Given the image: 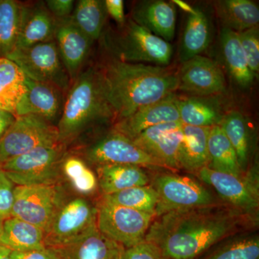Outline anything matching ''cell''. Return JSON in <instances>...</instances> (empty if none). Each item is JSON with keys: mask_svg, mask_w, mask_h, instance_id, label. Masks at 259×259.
<instances>
[{"mask_svg": "<svg viewBox=\"0 0 259 259\" xmlns=\"http://www.w3.org/2000/svg\"><path fill=\"white\" fill-rule=\"evenodd\" d=\"M256 223L226 204L172 211L154 218L145 240L158 246L164 259H194Z\"/></svg>", "mask_w": 259, "mask_h": 259, "instance_id": "1", "label": "cell"}, {"mask_svg": "<svg viewBox=\"0 0 259 259\" xmlns=\"http://www.w3.org/2000/svg\"><path fill=\"white\" fill-rule=\"evenodd\" d=\"M95 67L116 122L178 90L177 72L166 66L125 62L108 54Z\"/></svg>", "mask_w": 259, "mask_h": 259, "instance_id": "2", "label": "cell"}, {"mask_svg": "<svg viewBox=\"0 0 259 259\" xmlns=\"http://www.w3.org/2000/svg\"><path fill=\"white\" fill-rule=\"evenodd\" d=\"M115 120L102 94L96 67L90 66L71 83L57 127L60 144L67 147L83 133Z\"/></svg>", "mask_w": 259, "mask_h": 259, "instance_id": "3", "label": "cell"}, {"mask_svg": "<svg viewBox=\"0 0 259 259\" xmlns=\"http://www.w3.org/2000/svg\"><path fill=\"white\" fill-rule=\"evenodd\" d=\"M104 44L110 55L134 64L167 66L173 55L170 42L153 35L131 18L126 20L118 31L109 33Z\"/></svg>", "mask_w": 259, "mask_h": 259, "instance_id": "4", "label": "cell"}, {"mask_svg": "<svg viewBox=\"0 0 259 259\" xmlns=\"http://www.w3.org/2000/svg\"><path fill=\"white\" fill-rule=\"evenodd\" d=\"M201 182L212 187L220 199L232 208L258 223L259 177L258 159L244 175L235 176L214 171L207 166L194 173Z\"/></svg>", "mask_w": 259, "mask_h": 259, "instance_id": "5", "label": "cell"}, {"mask_svg": "<svg viewBox=\"0 0 259 259\" xmlns=\"http://www.w3.org/2000/svg\"><path fill=\"white\" fill-rule=\"evenodd\" d=\"M66 148L59 144L35 148L5 162L2 169L17 186L59 185Z\"/></svg>", "mask_w": 259, "mask_h": 259, "instance_id": "6", "label": "cell"}, {"mask_svg": "<svg viewBox=\"0 0 259 259\" xmlns=\"http://www.w3.org/2000/svg\"><path fill=\"white\" fill-rule=\"evenodd\" d=\"M151 185L158 197L156 217L172 211L226 204L199 181L173 172H158Z\"/></svg>", "mask_w": 259, "mask_h": 259, "instance_id": "7", "label": "cell"}, {"mask_svg": "<svg viewBox=\"0 0 259 259\" xmlns=\"http://www.w3.org/2000/svg\"><path fill=\"white\" fill-rule=\"evenodd\" d=\"M97 205L86 197L66 198L46 230V246L74 244L97 229Z\"/></svg>", "mask_w": 259, "mask_h": 259, "instance_id": "8", "label": "cell"}, {"mask_svg": "<svg viewBox=\"0 0 259 259\" xmlns=\"http://www.w3.org/2000/svg\"><path fill=\"white\" fill-rule=\"evenodd\" d=\"M97 209L98 231L125 248L144 241L155 218L149 213L112 203L103 197Z\"/></svg>", "mask_w": 259, "mask_h": 259, "instance_id": "9", "label": "cell"}, {"mask_svg": "<svg viewBox=\"0 0 259 259\" xmlns=\"http://www.w3.org/2000/svg\"><path fill=\"white\" fill-rule=\"evenodd\" d=\"M8 59L29 79L55 85L66 93L69 91L71 80L55 40L15 49Z\"/></svg>", "mask_w": 259, "mask_h": 259, "instance_id": "10", "label": "cell"}, {"mask_svg": "<svg viewBox=\"0 0 259 259\" xmlns=\"http://www.w3.org/2000/svg\"><path fill=\"white\" fill-rule=\"evenodd\" d=\"M59 144L56 126L31 114L18 116L0 139V163L35 148Z\"/></svg>", "mask_w": 259, "mask_h": 259, "instance_id": "11", "label": "cell"}, {"mask_svg": "<svg viewBox=\"0 0 259 259\" xmlns=\"http://www.w3.org/2000/svg\"><path fill=\"white\" fill-rule=\"evenodd\" d=\"M12 217L39 227L44 231L67 198L62 185L15 186Z\"/></svg>", "mask_w": 259, "mask_h": 259, "instance_id": "12", "label": "cell"}, {"mask_svg": "<svg viewBox=\"0 0 259 259\" xmlns=\"http://www.w3.org/2000/svg\"><path fill=\"white\" fill-rule=\"evenodd\" d=\"M83 154L85 161L96 166L128 164L151 169H166L157 160L139 148L132 140L115 130L88 146Z\"/></svg>", "mask_w": 259, "mask_h": 259, "instance_id": "13", "label": "cell"}, {"mask_svg": "<svg viewBox=\"0 0 259 259\" xmlns=\"http://www.w3.org/2000/svg\"><path fill=\"white\" fill-rule=\"evenodd\" d=\"M178 90L194 97H207L223 93L226 80L221 66L204 56L182 63L177 72Z\"/></svg>", "mask_w": 259, "mask_h": 259, "instance_id": "14", "label": "cell"}, {"mask_svg": "<svg viewBox=\"0 0 259 259\" xmlns=\"http://www.w3.org/2000/svg\"><path fill=\"white\" fill-rule=\"evenodd\" d=\"M182 129L181 121L159 124L146 129L132 141L166 169H180L178 151Z\"/></svg>", "mask_w": 259, "mask_h": 259, "instance_id": "15", "label": "cell"}, {"mask_svg": "<svg viewBox=\"0 0 259 259\" xmlns=\"http://www.w3.org/2000/svg\"><path fill=\"white\" fill-rule=\"evenodd\" d=\"M56 20L54 40L72 83L82 71L94 42L74 25L70 17Z\"/></svg>", "mask_w": 259, "mask_h": 259, "instance_id": "16", "label": "cell"}, {"mask_svg": "<svg viewBox=\"0 0 259 259\" xmlns=\"http://www.w3.org/2000/svg\"><path fill=\"white\" fill-rule=\"evenodd\" d=\"M26 93L17 110L15 117L35 115L57 126L60 120L66 93L51 83L26 77Z\"/></svg>", "mask_w": 259, "mask_h": 259, "instance_id": "17", "label": "cell"}, {"mask_svg": "<svg viewBox=\"0 0 259 259\" xmlns=\"http://www.w3.org/2000/svg\"><path fill=\"white\" fill-rule=\"evenodd\" d=\"M131 19L153 35L169 42L175 35L177 9L173 2L142 0L133 6Z\"/></svg>", "mask_w": 259, "mask_h": 259, "instance_id": "18", "label": "cell"}, {"mask_svg": "<svg viewBox=\"0 0 259 259\" xmlns=\"http://www.w3.org/2000/svg\"><path fill=\"white\" fill-rule=\"evenodd\" d=\"M180 121L175 95L142 107L125 119L116 122L114 130L133 140L153 126Z\"/></svg>", "mask_w": 259, "mask_h": 259, "instance_id": "19", "label": "cell"}, {"mask_svg": "<svg viewBox=\"0 0 259 259\" xmlns=\"http://www.w3.org/2000/svg\"><path fill=\"white\" fill-rule=\"evenodd\" d=\"M56 23L44 2L22 3L16 49L54 40Z\"/></svg>", "mask_w": 259, "mask_h": 259, "instance_id": "20", "label": "cell"}, {"mask_svg": "<svg viewBox=\"0 0 259 259\" xmlns=\"http://www.w3.org/2000/svg\"><path fill=\"white\" fill-rule=\"evenodd\" d=\"M187 15L179 49V57L182 63L200 55L212 40V21L207 13L199 8H193Z\"/></svg>", "mask_w": 259, "mask_h": 259, "instance_id": "21", "label": "cell"}, {"mask_svg": "<svg viewBox=\"0 0 259 259\" xmlns=\"http://www.w3.org/2000/svg\"><path fill=\"white\" fill-rule=\"evenodd\" d=\"M99 187L109 195L135 187L149 185L151 179L144 168L135 165L106 164L97 166Z\"/></svg>", "mask_w": 259, "mask_h": 259, "instance_id": "22", "label": "cell"}, {"mask_svg": "<svg viewBox=\"0 0 259 259\" xmlns=\"http://www.w3.org/2000/svg\"><path fill=\"white\" fill-rule=\"evenodd\" d=\"M219 44L225 67L231 79L240 88H249L253 84L255 76L248 66L238 33L222 28Z\"/></svg>", "mask_w": 259, "mask_h": 259, "instance_id": "23", "label": "cell"}, {"mask_svg": "<svg viewBox=\"0 0 259 259\" xmlns=\"http://www.w3.org/2000/svg\"><path fill=\"white\" fill-rule=\"evenodd\" d=\"M210 127L184 125L178 151L180 169L196 173L209 163L207 141Z\"/></svg>", "mask_w": 259, "mask_h": 259, "instance_id": "24", "label": "cell"}, {"mask_svg": "<svg viewBox=\"0 0 259 259\" xmlns=\"http://www.w3.org/2000/svg\"><path fill=\"white\" fill-rule=\"evenodd\" d=\"M221 127L234 148L240 168L245 174L253 164L251 160L255 149V142L248 121L241 112L232 111L226 114Z\"/></svg>", "mask_w": 259, "mask_h": 259, "instance_id": "25", "label": "cell"}, {"mask_svg": "<svg viewBox=\"0 0 259 259\" xmlns=\"http://www.w3.org/2000/svg\"><path fill=\"white\" fill-rule=\"evenodd\" d=\"M177 105L184 125L212 127L221 125L226 115L217 100L209 97L177 98Z\"/></svg>", "mask_w": 259, "mask_h": 259, "instance_id": "26", "label": "cell"}, {"mask_svg": "<svg viewBox=\"0 0 259 259\" xmlns=\"http://www.w3.org/2000/svg\"><path fill=\"white\" fill-rule=\"evenodd\" d=\"M45 231L23 220L10 217L3 223L0 243L15 252H28L45 248Z\"/></svg>", "mask_w": 259, "mask_h": 259, "instance_id": "27", "label": "cell"}, {"mask_svg": "<svg viewBox=\"0 0 259 259\" xmlns=\"http://www.w3.org/2000/svg\"><path fill=\"white\" fill-rule=\"evenodd\" d=\"M223 28L240 32L258 26L259 8L250 0H219L214 3Z\"/></svg>", "mask_w": 259, "mask_h": 259, "instance_id": "28", "label": "cell"}, {"mask_svg": "<svg viewBox=\"0 0 259 259\" xmlns=\"http://www.w3.org/2000/svg\"><path fill=\"white\" fill-rule=\"evenodd\" d=\"M25 80L18 65L7 58L0 59V108L16 115L26 93Z\"/></svg>", "mask_w": 259, "mask_h": 259, "instance_id": "29", "label": "cell"}, {"mask_svg": "<svg viewBox=\"0 0 259 259\" xmlns=\"http://www.w3.org/2000/svg\"><path fill=\"white\" fill-rule=\"evenodd\" d=\"M209 163L210 169L235 176H242L236 151L227 138L221 125L213 126L209 130L208 141Z\"/></svg>", "mask_w": 259, "mask_h": 259, "instance_id": "30", "label": "cell"}, {"mask_svg": "<svg viewBox=\"0 0 259 259\" xmlns=\"http://www.w3.org/2000/svg\"><path fill=\"white\" fill-rule=\"evenodd\" d=\"M107 16L105 0H79L70 18L94 42L101 37Z\"/></svg>", "mask_w": 259, "mask_h": 259, "instance_id": "31", "label": "cell"}, {"mask_svg": "<svg viewBox=\"0 0 259 259\" xmlns=\"http://www.w3.org/2000/svg\"><path fill=\"white\" fill-rule=\"evenodd\" d=\"M72 259H122L125 248L94 230L69 246Z\"/></svg>", "mask_w": 259, "mask_h": 259, "instance_id": "32", "label": "cell"}, {"mask_svg": "<svg viewBox=\"0 0 259 259\" xmlns=\"http://www.w3.org/2000/svg\"><path fill=\"white\" fill-rule=\"evenodd\" d=\"M61 171L62 178L80 197L92 195L99 187L97 175L79 156L67 153L61 162Z\"/></svg>", "mask_w": 259, "mask_h": 259, "instance_id": "33", "label": "cell"}, {"mask_svg": "<svg viewBox=\"0 0 259 259\" xmlns=\"http://www.w3.org/2000/svg\"><path fill=\"white\" fill-rule=\"evenodd\" d=\"M21 6L15 0H0V59H8L16 49Z\"/></svg>", "mask_w": 259, "mask_h": 259, "instance_id": "34", "label": "cell"}, {"mask_svg": "<svg viewBox=\"0 0 259 259\" xmlns=\"http://www.w3.org/2000/svg\"><path fill=\"white\" fill-rule=\"evenodd\" d=\"M102 197L112 203L149 213L156 217L158 197L157 192L151 185L132 187L109 195H103Z\"/></svg>", "mask_w": 259, "mask_h": 259, "instance_id": "35", "label": "cell"}, {"mask_svg": "<svg viewBox=\"0 0 259 259\" xmlns=\"http://www.w3.org/2000/svg\"><path fill=\"white\" fill-rule=\"evenodd\" d=\"M204 259H259V236L254 234L238 237Z\"/></svg>", "mask_w": 259, "mask_h": 259, "instance_id": "36", "label": "cell"}, {"mask_svg": "<svg viewBox=\"0 0 259 259\" xmlns=\"http://www.w3.org/2000/svg\"><path fill=\"white\" fill-rule=\"evenodd\" d=\"M237 33L250 71L256 76L259 71L258 26Z\"/></svg>", "mask_w": 259, "mask_h": 259, "instance_id": "37", "label": "cell"}, {"mask_svg": "<svg viewBox=\"0 0 259 259\" xmlns=\"http://www.w3.org/2000/svg\"><path fill=\"white\" fill-rule=\"evenodd\" d=\"M15 187V184L2 169L0 171V218L4 221L12 217Z\"/></svg>", "mask_w": 259, "mask_h": 259, "instance_id": "38", "label": "cell"}, {"mask_svg": "<svg viewBox=\"0 0 259 259\" xmlns=\"http://www.w3.org/2000/svg\"><path fill=\"white\" fill-rule=\"evenodd\" d=\"M14 259H72L69 247L46 246L42 249L28 252L13 251Z\"/></svg>", "mask_w": 259, "mask_h": 259, "instance_id": "39", "label": "cell"}, {"mask_svg": "<svg viewBox=\"0 0 259 259\" xmlns=\"http://www.w3.org/2000/svg\"><path fill=\"white\" fill-rule=\"evenodd\" d=\"M122 259H164L161 250L154 243L146 241L125 248Z\"/></svg>", "mask_w": 259, "mask_h": 259, "instance_id": "40", "label": "cell"}, {"mask_svg": "<svg viewBox=\"0 0 259 259\" xmlns=\"http://www.w3.org/2000/svg\"><path fill=\"white\" fill-rule=\"evenodd\" d=\"M44 3L56 20L69 18L74 11V0H47Z\"/></svg>", "mask_w": 259, "mask_h": 259, "instance_id": "41", "label": "cell"}, {"mask_svg": "<svg viewBox=\"0 0 259 259\" xmlns=\"http://www.w3.org/2000/svg\"><path fill=\"white\" fill-rule=\"evenodd\" d=\"M105 5L107 15L122 27L126 22L124 2L122 0H105Z\"/></svg>", "mask_w": 259, "mask_h": 259, "instance_id": "42", "label": "cell"}, {"mask_svg": "<svg viewBox=\"0 0 259 259\" xmlns=\"http://www.w3.org/2000/svg\"><path fill=\"white\" fill-rule=\"evenodd\" d=\"M16 117L11 112L0 108V139L14 122Z\"/></svg>", "mask_w": 259, "mask_h": 259, "instance_id": "43", "label": "cell"}, {"mask_svg": "<svg viewBox=\"0 0 259 259\" xmlns=\"http://www.w3.org/2000/svg\"><path fill=\"white\" fill-rule=\"evenodd\" d=\"M0 259H14L13 257V250L0 243Z\"/></svg>", "mask_w": 259, "mask_h": 259, "instance_id": "44", "label": "cell"}, {"mask_svg": "<svg viewBox=\"0 0 259 259\" xmlns=\"http://www.w3.org/2000/svg\"><path fill=\"white\" fill-rule=\"evenodd\" d=\"M174 3L175 5H178L179 7H180L182 10H185L186 13L188 14V13H191L193 10V7H191L190 5L187 4V3H184V2L182 1H174Z\"/></svg>", "mask_w": 259, "mask_h": 259, "instance_id": "45", "label": "cell"}, {"mask_svg": "<svg viewBox=\"0 0 259 259\" xmlns=\"http://www.w3.org/2000/svg\"><path fill=\"white\" fill-rule=\"evenodd\" d=\"M4 220L2 219V218H0V236H1L2 233H3V223H4Z\"/></svg>", "mask_w": 259, "mask_h": 259, "instance_id": "46", "label": "cell"}, {"mask_svg": "<svg viewBox=\"0 0 259 259\" xmlns=\"http://www.w3.org/2000/svg\"><path fill=\"white\" fill-rule=\"evenodd\" d=\"M2 170V164L0 163V171Z\"/></svg>", "mask_w": 259, "mask_h": 259, "instance_id": "47", "label": "cell"}]
</instances>
